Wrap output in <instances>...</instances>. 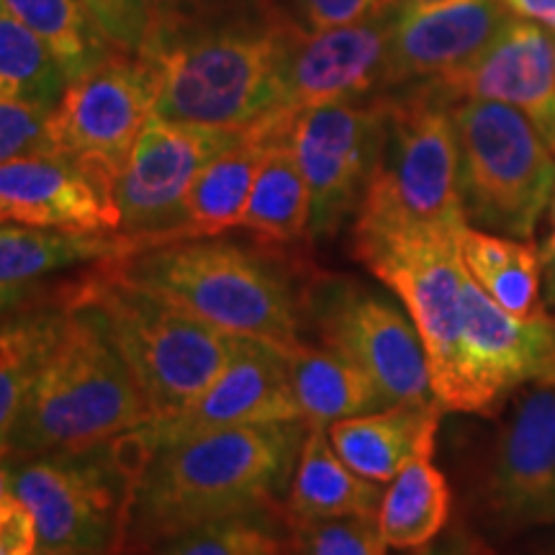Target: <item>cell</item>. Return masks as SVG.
I'll return each mask as SVG.
<instances>
[{"instance_id":"obj_1","label":"cell","mask_w":555,"mask_h":555,"mask_svg":"<svg viewBox=\"0 0 555 555\" xmlns=\"http://www.w3.org/2000/svg\"><path fill=\"white\" fill-rule=\"evenodd\" d=\"M294 26L270 0H155L137 54L155 75L152 116L214 131L273 116Z\"/></svg>"},{"instance_id":"obj_2","label":"cell","mask_w":555,"mask_h":555,"mask_svg":"<svg viewBox=\"0 0 555 555\" xmlns=\"http://www.w3.org/2000/svg\"><path fill=\"white\" fill-rule=\"evenodd\" d=\"M304 420L217 429L155 448L134 478L121 545L155 547L191 527L270 509L288 494Z\"/></svg>"},{"instance_id":"obj_3","label":"cell","mask_w":555,"mask_h":555,"mask_svg":"<svg viewBox=\"0 0 555 555\" xmlns=\"http://www.w3.org/2000/svg\"><path fill=\"white\" fill-rule=\"evenodd\" d=\"M60 301L88 311L101 324L147 397L155 420L193 404L232 352L234 335L129 281L114 260L95 262L93 273L60 294Z\"/></svg>"},{"instance_id":"obj_4","label":"cell","mask_w":555,"mask_h":555,"mask_svg":"<svg viewBox=\"0 0 555 555\" xmlns=\"http://www.w3.org/2000/svg\"><path fill=\"white\" fill-rule=\"evenodd\" d=\"M129 281L234 337L278 350L301 343V298L288 275L255 249L224 240H178L114 258Z\"/></svg>"},{"instance_id":"obj_5","label":"cell","mask_w":555,"mask_h":555,"mask_svg":"<svg viewBox=\"0 0 555 555\" xmlns=\"http://www.w3.org/2000/svg\"><path fill=\"white\" fill-rule=\"evenodd\" d=\"M65 309V330L13 427L11 455L95 446L155 420L101 324L88 311Z\"/></svg>"},{"instance_id":"obj_6","label":"cell","mask_w":555,"mask_h":555,"mask_svg":"<svg viewBox=\"0 0 555 555\" xmlns=\"http://www.w3.org/2000/svg\"><path fill=\"white\" fill-rule=\"evenodd\" d=\"M144 450L134 435L86 448L11 455V494L37 522L39 553H114Z\"/></svg>"},{"instance_id":"obj_7","label":"cell","mask_w":555,"mask_h":555,"mask_svg":"<svg viewBox=\"0 0 555 555\" xmlns=\"http://www.w3.org/2000/svg\"><path fill=\"white\" fill-rule=\"evenodd\" d=\"M468 224L530 240L555 193V152L522 111L496 101L450 103Z\"/></svg>"},{"instance_id":"obj_8","label":"cell","mask_w":555,"mask_h":555,"mask_svg":"<svg viewBox=\"0 0 555 555\" xmlns=\"http://www.w3.org/2000/svg\"><path fill=\"white\" fill-rule=\"evenodd\" d=\"M386 101L384 147L356 211V224L466 227L450 103L425 86L386 95Z\"/></svg>"},{"instance_id":"obj_9","label":"cell","mask_w":555,"mask_h":555,"mask_svg":"<svg viewBox=\"0 0 555 555\" xmlns=\"http://www.w3.org/2000/svg\"><path fill=\"white\" fill-rule=\"evenodd\" d=\"M466 227H352L356 258L401 298L420 332L435 399L446 412L453 406L461 360V298L468 275L461 232Z\"/></svg>"},{"instance_id":"obj_10","label":"cell","mask_w":555,"mask_h":555,"mask_svg":"<svg viewBox=\"0 0 555 555\" xmlns=\"http://www.w3.org/2000/svg\"><path fill=\"white\" fill-rule=\"evenodd\" d=\"M301 314L322 345L376 380L388 406L437 401L420 332L388 296L350 278L324 275L301 296Z\"/></svg>"},{"instance_id":"obj_11","label":"cell","mask_w":555,"mask_h":555,"mask_svg":"<svg viewBox=\"0 0 555 555\" xmlns=\"http://www.w3.org/2000/svg\"><path fill=\"white\" fill-rule=\"evenodd\" d=\"M155 114V75L134 54L114 52L75 78L52 108L54 152L114 193V180Z\"/></svg>"},{"instance_id":"obj_12","label":"cell","mask_w":555,"mask_h":555,"mask_svg":"<svg viewBox=\"0 0 555 555\" xmlns=\"http://www.w3.org/2000/svg\"><path fill=\"white\" fill-rule=\"evenodd\" d=\"M386 116L380 95L309 108L291 124L288 142L311 196L309 237H332L358 211L384 147Z\"/></svg>"},{"instance_id":"obj_13","label":"cell","mask_w":555,"mask_h":555,"mask_svg":"<svg viewBox=\"0 0 555 555\" xmlns=\"http://www.w3.org/2000/svg\"><path fill=\"white\" fill-rule=\"evenodd\" d=\"M237 134L152 116L114 180L121 234L134 240L137 253L185 240L183 204L193 178Z\"/></svg>"},{"instance_id":"obj_14","label":"cell","mask_w":555,"mask_h":555,"mask_svg":"<svg viewBox=\"0 0 555 555\" xmlns=\"http://www.w3.org/2000/svg\"><path fill=\"white\" fill-rule=\"evenodd\" d=\"M397 11L386 5L363 21L307 31L294 26L278 67L273 116L294 121L309 108L371 99L384 90Z\"/></svg>"},{"instance_id":"obj_15","label":"cell","mask_w":555,"mask_h":555,"mask_svg":"<svg viewBox=\"0 0 555 555\" xmlns=\"http://www.w3.org/2000/svg\"><path fill=\"white\" fill-rule=\"evenodd\" d=\"M461 360L450 412L491 414L506 397L540 380L551 360V317L517 319L466 275L461 298Z\"/></svg>"},{"instance_id":"obj_16","label":"cell","mask_w":555,"mask_h":555,"mask_svg":"<svg viewBox=\"0 0 555 555\" xmlns=\"http://www.w3.org/2000/svg\"><path fill=\"white\" fill-rule=\"evenodd\" d=\"M301 420L291 391L286 352L253 337H234L227 365L183 412L137 427L152 453L185 437L217 429Z\"/></svg>"},{"instance_id":"obj_17","label":"cell","mask_w":555,"mask_h":555,"mask_svg":"<svg viewBox=\"0 0 555 555\" xmlns=\"http://www.w3.org/2000/svg\"><path fill=\"white\" fill-rule=\"evenodd\" d=\"M483 499L506 530L555 522V384L530 380L519 388L512 414L499 429Z\"/></svg>"},{"instance_id":"obj_18","label":"cell","mask_w":555,"mask_h":555,"mask_svg":"<svg viewBox=\"0 0 555 555\" xmlns=\"http://www.w3.org/2000/svg\"><path fill=\"white\" fill-rule=\"evenodd\" d=\"M420 86L446 103L496 101L522 111L555 152V41L532 21L512 16L468 65Z\"/></svg>"},{"instance_id":"obj_19","label":"cell","mask_w":555,"mask_h":555,"mask_svg":"<svg viewBox=\"0 0 555 555\" xmlns=\"http://www.w3.org/2000/svg\"><path fill=\"white\" fill-rule=\"evenodd\" d=\"M0 219L75 234H121L114 193L60 152L0 165Z\"/></svg>"},{"instance_id":"obj_20","label":"cell","mask_w":555,"mask_h":555,"mask_svg":"<svg viewBox=\"0 0 555 555\" xmlns=\"http://www.w3.org/2000/svg\"><path fill=\"white\" fill-rule=\"evenodd\" d=\"M509 18L502 0H435L397 11L384 90L455 73L483 52Z\"/></svg>"},{"instance_id":"obj_21","label":"cell","mask_w":555,"mask_h":555,"mask_svg":"<svg viewBox=\"0 0 555 555\" xmlns=\"http://www.w3.org/2000/svg\"><path fill=\"white\" fill-rule=\"evenodd\" d=\"M442 412L440 401L391 404L339 420L327 433L337 455L356 474L388 483L420 450L435 446Z\"/></svg>"},{"instance_id":"obj_22","label":"cell","mask_w":555,"mask_h":555,"mask_svg":"<svg viewBox=\"0 0 555 555\" xmlns=\"http://www.w3.org/2000/svg\"><path fill=\"white\" fill-rule=\"evenodd\" d=\"M384 489L356 474L332 446L327 427L311 425L286 494L288 522L335 517H376Z\"/></svg>"},{"instance_id":"obj_23","label":"cell","mask_w":555,"mask_h":555,"mask_svg":"<svg viewBox=\"0 0 555 555\" xmlns=\"http://www.w3.org/2000/svg\"><path fill=\"white\" fill-rule=\"evenodd\" d=\"M137 253L127 234H75L0 219V291L31 294V283L57 270Z\"/></svg>"},{"instance_id":"obj_24","label":"cell","mask_w":555,"mask_h":555,"mask_svg":"<svg viewBox=\"0 0 555 555\" xmlns=\"http://www.w3.org/2000/svg\"><path fill=\"white\" fill-rule=\"evenodd\" d=\"M258 124L268 127V142L240 227L268 245H291L309 234V185L288 142L291 127L273 119Z\"/></svg>"},{"instance_id":"obj_25","label":"cell","mask_w":555,"mask_h":555,"mask_svg":"<svg viewBox=\"0 0 555 555\" xmlns=\"http://www.w3.org/2000/svg\"><path fill=\"white\" fill-rule=\"evenodd\" d=\"M286 363L298 414L309 427H330L388 406L376 380L327 345L298 343L286 350Z\"/></svg>"},{"instance_id":"obj_26","label":"cell","mask_w":555,"mask_h":555,"mask_svg":"<svg viewBox=\"0 0 555 555\" xmlns=\"http://www.w3.org/2000/svg\"><path fill=\"white\" fill-rule=\"evenodd\" d=\"M266 142L268 127L255 124L198 170L183 204L185 240L217 237L240 227Z\"/></svg>"},{"instance_id":"obj_27","label":"cell","mask_w":555,"mask_h":555,"mask_svg":"<svg viewBox=\"0 0 555 555\" xmlns=\"http://www.w3.org/2000/svg\"><path fill=\"white\" fill-rule=\"evenodd\" d=\"M435 446L420 450L386 486L378 506V530L391 551H414L446 532L453 494L435 466Z\"/></svg>"},{"instance_id":"obj_28","label":"cell","mask_w":555,"mask_h":555,"mask_svg":"<svg viewBox=\"0 0 555 555\" xmlns=\"http://www.w3.org/2000/svg\"><path fill=\"white\" fill-rule=\"evenodd\" d=\"M463 266L491 301L517 319H543V268L532 242L466 227L461 232Z\"/></svg>"},{"instance_id":"obj_29","label":"cell","mask_w":555,"mask_h":555,"mask_svg":"<svg viewBox=\"0 0 555 555\" xmlns=\"http://www.w3.org/2000/svg\"><path fill=\"white\" fill-rule=\"evenodd\" d=\"M67 309H13L0 319V453H9L24 401L65 330Z\"/></svg>"},{"instance_id":"obj_30","label":"cell","mask_w":555,"mask_h":555,"mask_svg":"<svg viewBox=\"0 0 555 555\" xmlns=\"http://www.w3.org/2000/svg\"><path fill=\"white\" fill-rule=\"evenodd\" d=\"M50 47L73 82L116 50L82 0H0Z\"/></svg>"},{"instance_id":"obj_31","label":"cell","mask_w":555,"mask_h":555,"mask_svg":"<svg viewBox=\"0 0 555 555\" xmlns=\"http://www.w3.org/2000/svg\"><path fill=\"white\" fill-rule=\"evenodd\" d=\"M67 86L65 67L50 47L0 3V93L54 108Z\"/></svg>"},{"instance_id":"obj_32","label":"cell","mask_w":555,"mask_h":555,"mask_svg":"<svg viewBox=\"0 0 555 555\" xmlns=\"http://www.w3.org/2000/svg\"><path fill=\"white\" fill-rule=\"evenodd\" d=\"M152 555H288V540L270 506L191 527L157 543Z\"/></svg>"},{"instance_id":"obj_33","label":"cell","mask_w":555,"mask_h":555,"mask_svg":"<svg viewBox=\"0 0 555 555\" xmlns=\"http://www.w3.org/2000/svg\"><path fill=\"white\" fill-rule=\"evenodd\" d=\"M288 555H388L376 517L291 522Z\"/></svg>"},{"instance_id":"obj_34","label":"cell","mask_w":555,"mask_h":555,"mask_svg":"<svg viewBox=\"0 0 555 555\" xmlns=\"http://www.w3.org/2000/svg\"><path fill=\"white\" fill-rule=\"evenodd\" d=\"M44 152H54L52 108L0 93V165Z\"/></svg>"},{"instance_id":"obj_35","label":"cell","mask_w":555,"mask_h":555,"mask_svg":"<svg viewBox=\"0 0 555 555\" xmlns=\"http://www.w3.org/2000/svg\"><path fill=\"white\" fill-rule=\"evenodd\" d=\"M270 5L298 29L322 31L373 16L388 0H270Z\"/></svg>"},{"instance_id":"obj_36","label":"cell","mask_w":555,"mask_h":555,"mask_svg":"<svg viewBox=\"0 0 555 555\" xmlns=\"http://www.w3.org/2000/svg\"><path fill=\"white\" fill-rule=\"evenodd\" d=\"M155 0H99L95 24L124 54H139Z\"/></svg>"},{"instance_id":"obj_37","label":"cell","mask_w":555,"mask_h":555,"mask_svg":"<svg viewBox=\"0 0 555 555\" xmlns=\"http://www.w3.org/2000/svg\"><path fill=\"white\" fill-rule=\"evenodd\" d=\"M39 535L31 512L16 496L0 506V555H37Z\"/></svg>"},{"instance_id":"obj_38","label":"cell","mask_w":555,"mask_h":555,"mask_svg":"<svg viewBox=\"0 0 555 555\" xmlns=\"http://www.w3.org/2000/svg\"><path fill=\"white\" fill-rule=\"evenodd\" d=\"M399 555H491L481 540L463 530H453L440 535L433 543L414 547V551H399Z\"/></svg>"},{"instance_id":"obj_39","label":"cell","mask_w":555,"mask_h":555,"mask_svg":"<svg viewBox=\"0 0 555 555\" xmlns=\"http://www.w3.org/2000/svg\"><path fill=\"white\" fill-rule=\"evenodd\" d=\"M502 5L515 18L532 21L555 34V0H502Z\"/></svg>"},{"instance_id":"obj_40","label":"cell","mask_w":555,"mask_h":555,"mask_svg":"<svg viewBox=\"0 0 555 555\" xmlns=\"http://www.w3.org/2000/svg\"><path fill=\"white\" fill-rule=\"evenodd\" d=\"M540 268H543V296L547 307H555V221L553 232L547 234L543 245L538 247Z\"/></svg>"},{"instance_id":"obj_41","label":"cell","mask_w":555,"mask_h":555,"mask_svg":"<svg viewBox=\"0 0 555 555\" xmlns=\"http://www.w3.org/2000/svg\"><path fill=\"white\" fill-rule=\"evenodd\" d=\"M11 474H9V453H0V506L11 502Z\"/></svg>"},{"instance_id":"obj_42","label":"cell","mask_w":555,"mask_h":555,"mask_svg":"<svg viewBox=\"0 0 555 555\" xmlns=\"http://www.w3.org/2000/svg\"><path fill=\"white\" fill-rule=\"evenodd\" d=\"M26 296L29 294H3V291H0V314L16 309L21 301H26Z\"/></svg>"},{"instance_id":"obj_43","label":"cell","mask_w":555,"mask_h":555,"mask_svg":"<svg viewBox=\"0 0 555 555\" xmlns=\"http://www.w3.org/2000/svg\"><path fill=\"white\" fill-rule=\"evenodd\" d=\"M551 337H553V343H551V360H547V371H545V376L540 378V380H551V384H555V314L551 317Z\"/></svg>"},{"instance_id":"obj_44","label":"cell","mask_w":555,"mask_h":555,"mask_svg":"<svg viewBox=\"0 0 555 555\" xmlns=\"http://www.w3.org/2000/svg\"><path fill=\"white\" fill-rule=\"evenodd\" d=\"M522 555H555V538H545L543 543L532 545L530 551H525Z\"/></svg>"},{"instance_id":"obj_45","label":"cell","mask_w":555,"mask_h":555,"mask_svg":"<svg viewBox=\"0 0 555 555\" xmlns=\"http://www.w3.org/2000/svg\"><path fill=\"white\" fill-rule=\"evenodd\" d=\"M435 3V0H388L393 11H406V9H416V5H427Z\"/></svg>"},{"instance_id":"obj_46","label":"cell","mask_w":555,"mask_h":555,"mask_svg":"<svg viewBox=\"0 0 555 555\" xmlns=\"http://www.w3.org/2000/svg\"><path fill=\"white\" fill-rule=\"evenodd\" d=\"M37 555H108V553H37Z\"/></svg>"},{"instance_id":"obj_47","label":"cell","mask_w":555,"mask_h":555,"mask_svg":"<svg viewBox=\"0 0 555 555\" xmlns=\"http://www.w3.org/2000/svg\"><path fill=\"white\" fill-rule=\"evenodd\" d=\"M551 217H553V221H555V193H553V211H551Z\"/></svg>"}]
</instances>
